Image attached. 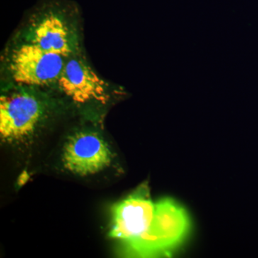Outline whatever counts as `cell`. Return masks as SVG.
<instances>
[{
	"label": "cell",
	"instance_id": "7a4b0ae2",
	"mask_svg": "<svg viewBox=\"0 0 258 258\" xmlns=\"http://www.w3.org/2000/svg\"><path fill=\"white\" fill-rule=\"evenodd\" d=\"M66 57L44 50L30 42L12 52L10 71L14 81L28 86H44L57 82Z\"/></svg>",
	"mask_w": 258,
	"mask_h": 258
},
{
	"label": "cell",
	"instance_id": "52a82bcc",
	"mask_svg": "<svg viewBox=\"0 0 258 258\" xmlns=\"http://www.w3.org/2000/svg\"><path fill=\"white\" fill-rule=\"evenodd\" d=\"M58 7H51L32 27L28 42L44 50L69 57L74 52L76 43L66 25Z\"/></svg>",
	"mask_w": 258,
	"mask_h": 258
},
{
	"label": "cell",
	"instance_id": "6da1fadb",
	"mask_svg": "<svg viewBox=\"0 0 258 258\" xmlns=\"http://www.w3.org/2000/svg\"><path fill=\"white\" fill-rule=\"evenodd\" d=\"M191 222L186 210L175 200L164 198L156 203L148 230L137 238L121 244L122 254L131 257L170 255L189 233Z\"/></svg>",
	"mask_w": 258,
	"mask_h": 258
},
{
	"label": "cell",
	"instance_id": "3957f363",
	"mask_svg": "<svg viewBox=\"0 0 258 258\" xmlns=\"http://www.w3.org/2000/svg\"><path fill=\"white\" fill-rule=\"evenodd\" d=\"M155 210L149 186L144 183L112 208L110 237L120 244L137 238L152 224Z\"/></svg>",
	"mask_w": 258,
	"mask_h": 258
},
{
	"label": "cell",
	"instance_id": "277c9868",
	"mask_svg": "<svg viewBox=\"0 0 258 258\" xmlns=\"http://www.w3.org/2000/svg\"><path fill=\"white\" fill-rule=\"evenodd\" d=\"M44 108L35 95L16 92L0 98V136L2 140L15 142L35 132L42 119Z\"/></svg>",
	"mask_w": 258,
	"mask_h": 258
},
{
	"label": "cell",
	"instance_id": "8992f818",
	"mask_svg": "<svg viewBox=\"0 0 258 258\" xmlns=\"http://www.w3.org/2000/svg\"><path fill=\"white\" fill-rule=\"evenodd\" d=\"M57 83L61 91L76 103L95 101L105 104L109 99L106 81L81 59L66 61Z\"/></svg>",
	"mask_w": 258,
	"mask_h": 258
},
{
	"label": "cell",
	"instance_id": "5b68a950",
	"mask_svg": "<svg viewBox=\"0 0 258 258\" xmlns=\"http://www.w3.org/2000/svg\"><path fill=\"white\" fill-rule=\"evenodd\" d=\"M109 146L99 134L81 132L71 136L62 153L64 167L76 175L86 176L104 170L111 164Z\"/></svg>",
	"mask_w": 258,
	"mask_h": 258
}]
</instances>
